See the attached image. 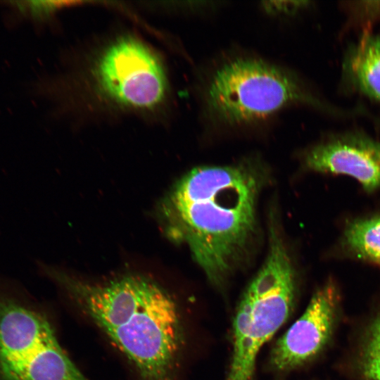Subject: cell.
Masks as SVG:
<instances>
[{"instance_id": "cell-5", "label": "cell", "mask_w": 380, "mask_h": 380, "mask_svg": "<svg viewBox=\"0 0 380 380\" xmlns=\"http://www.w3.org/2000/svg\"><path fill=\"white\" fill-rule=\"evenodd\" d=\"M63 352L47 318L0 279V379L48 380Z\"/></svg>"}, {"instance_id": "cell-6", "label": "cell", "mask_w": 380, "mask_h": 380, "mask_svg": "<svg viewBox=\"0 0 380 380\" xmlns=\"http://www.w3.org/2000/svg\"><path fill=\"white\" fill-rule=\"evenodd\" d=\"M94 75L103 94L125 108L154 110L167 96V77L160 60L132 37L118 39L101 53Z\"/></svg>"}, {"instance_id": "cell-10", "label": "cell", "mask_w": 380, "mask_h": 380, "mask_svg": "<svg viewBox=\"0 0 380 380\" xmlns=\"http://www.w3.org/2000/svg\"><path fill=\"white\" fill-rule=\"evenodd\" d=\"M341 242L347 253L380 267V215L350 222Z\"/></svg>"}, {"instance_id": "cell-13", "label": "cell", "mask_w": 380, "mask_h": 380, "mask_svg": "<svg viewBox=\"0 0 380 380\" xmlns=\"http://www.w3.org/2000/svg\"><path fill=\"white\" fill-rule=\"evenodd\" d=\"M306 1H268L262 3V8L274 15H291L306 6Z\"/></svg>"}, {"instance_id": "cell-12", "label": "cell", "mask_w": 380, "mask_h": 380, "mask_svg": "<svg viewBox=\"0 0 380 380\" xmlns=\"http://www.w3.org/2000/svg\"><path fill=\"white\" fill-rule=\"evenodd\" d=\"M345 4L344 8L354 24L369 25L380 20V1H348Z\"/></svg>"}, {"instance_id": "cell-8", "label": "cell", "mask_w": 380, "mask_h": 380, "mask_svg": "<svg viewBox=\"0 0 380 380\" xmlns=\"http://www.w3.org/2000/svg\"><path fill=\"white\" fill-rule=\"evenodd\" d=\"M303 163L312 171L350 176L367 191L380 188V141L363 132L329 137L308 149Z\"/></svg>"}, {"instance_id": "cell-4", "label": "cell", "mask_w": 380, "mask_h": 380, "mask_svg": "<svg viewBox=\"0 0 380 380\" xmlns=\"http://www.w3.org/2000/svg\"><path fill=\"white\" fill-rule=\"evenodd\" d=\"M205 102L209 116L227 125L257 121L295 104L336 113L296 76L255 58L222 64L208 82Z\"/></svg>"}, {"instance_id": "cell-11", "label": "cell", "mask_w": 380, "mask_h": 380, "mask_svg": "<svg viewBox=\"0 0 380 380\" xmlns=\"http://www.w3.org/2000/svg\"><path fill=\"white\" fill-rule=\"evenodd\" d=\"M364 374L370 380H380V315L369 331L362 358Z\"/></svg>"}, {"instance_id": "cell-1", "label": "cell", "mask_w": 380, "mask_h": 380, "mask_svg": "<svg viewBox=\"0 0 380 380\" xmlns=\"http://www.w3.org/2000/svg\"><path fill=\"white\" fill-rule=\"evenodd\" d=\"M265 168L256 159L201 166L173 186L165 202L171 236L187 246L214 284L243 259L257 231V206Z\"/></svg>"}, {"instance_id": "cell-9", "label": "cell", "mask_w": 380, "mask_h": 380, "mask_svg": "<svg viewBox=\"0 0 380 380\" xmlns=\"http://www.w3.org/2000/svg\"><path fill=\"white\" fill-rule=\"evenodd\" d=\"M343 77L352 89L380 101V34L366 32L352 44L343 63Z\"/></svg>"}, {"instance_id": "cell-7", "label": "cell", "mask_w": 380, "mask_h": 380, "mask_svg": "<svg viewBox=\"0 0 380 380\" xmlns=\"http://www.w3.org/2000/svg\"><path fill=\"white\" fill-rule=\"evenodd\" d=\"M336 306L335 286L328 283L319 289L303 315L275 343L270 353V366L286 372L316 356L330 338Z\"/></svg>"}, {"instance_id": "cell-3", "label": "cell", "mask_w": 380, "mask_h": 380, "mask_svg": "<svg viewBox=\"0 0 380 380\" xmlns=\"http://www.w3.org/2000/svg\"><path fill=\"white\" fill-rule=\"evenodd\" d=\"M266 258L246 287L234 319L233 353L225 380H253L258 355L284 324L293 308L296 273L274 222Z\"/></svg>"}, {"instance_id": "cell-2", "label": "cell", "mask_w": 380, "mask_h": 380, "mask_svg": "<svg viewBox=\"0 0 380 380\" xmlns=\"http://www.w3.org/2000/svg\"><path fill=\"white\" fill-rule=\"evenodd\" d=\"M127 356L141 380H175L182 333L177 306L156 282L127 275L91 284L49 270Z\"/></svg>"}]
</instances>
